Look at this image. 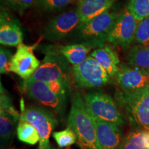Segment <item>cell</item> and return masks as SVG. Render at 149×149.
I'll return each instance as SVG.
<instances>
[{
  "label": "cell",
  "instance_id": "cell-24",
  "mask_svg": "<svg viewBox=\"0 0 149 149\" xmlns=\"http://www.w3.org/2000/svg\"><path fill=\"white\" fill-rule=\"evenodd\" d=\"M53 137L57 145L61 148L71 146L76 142L77 137L71 128L68 126L66 129L58 132H54Z\"/></svg>",
  "mask_w": 149,
  "mask_h": 149
},
{
  "label": "cell",
  "instance_id": "cell-28",
  "mask_svg": "<svg viewBox=\"0 0 149 149\" xmlns=\"http://www.w3.org/2000/svg\"><path fill=\"white\" fill-rule=\"evenodd\" d=\"M0 110L8 111L11 113H19L13 105L10 98L6 93L3 92V90L1 89L0 96Z\"/></svg>",
  "mask_w": 149,
  "mask_h": 149
},
{
  "label": "cell",
  "instance_id": "cell-10",
  "mask_svg": "<svg viewBox=\"0 0 149 149\" xmlns=\"http://www.w3.org/2000/svg\"><path fill=\"white\" fill-rule=\"evenodd\" d=\"M137 21L133 14L126 8L118 15L113 29L107 38V42L113 46L123 49L129 47L135 40Z\"/></svg>",
  "mask_w": 149,
  "mask_h": 149
},
{
  "label": "cell",
  "instance_id": "cell-15",
  "mask_svg": "<svg viewBox=\"0 0 149 149\" xmlns=\"http://www.w3.org/2000/svg\"><path fill=\"white\" fill-rule=\"evenodd\" d=\"M117 0H77V8L81 23L100 15L112 8Z\"/></svg>",
  "mask_w": 149,
  "mask_h": 149
},
{
  "label": "cell",
  "instance_id": "cell-2",
  "mask_svg": "<svg viewBox=\"0 0 149 149\" xmlns=\"http://www.w3.org/2000/svg\"><path fill=\"white\" fill-rule=\"evenodd\" d=\"M68 124L75 133L81 148L99 149L94 123L87 110L84 98L78 92L74 93L72 95Z\"/></svg>",
  "mask_w": 149,
  "mask_h": 149
},
{
  "label": "cell",
  "instance_id": "cell-11",
  "mask_svg": "<svg viewBox=\"0 0 149 149\" xmlns=\"http://www.w3.org/2000/svg\"><path fill=\"white\" fill-rule=\"evenodd\" d=\"M35 47L21 44L17 46L11 59L10 72L17 74L24 80L34 74L40 66V61L33 53Z\"/></svg>",
  "mask_w": 149,
  "mask_h": 149
},
{
  "label": "cell",
  "instance_id": "cell-30",
  "mask_svg": "<svg viewBox=\"0 0 149 149\" xmlns=\"http://www.w3.org/2000/svg\"><path fill=\"white\" fill-rule=\"evenodd\" d=\"M44 149H56V148L53 146H52L51 143H49V144H48Z\"/></svg>",
  "mask_w": 149,
  "mask_h": 149
},
{
  "label": "cell",
  "instance_id": "cell-29",
  "mask_svg": "<svg viewBox=\"0 0 149 149\" xmlns=\"http://www.w3.org/2000/svg\"><path fill=\"white\" fill-rule=\"evenodd\" d=\"M145 144L146 149H149V130H145Z\"/></svg>",
  "mask_w": 149,
  "mask_h": 149
},
{
  "label": "cell",
  "instance_id": "cell-5",
  "mask_svg": "<svg viewBox=\"0 0 149 149\" xmlns=\"http://www.w3.org/2000/svg\"><path fill=\"white\" fill-rule=\"evenodd\" d=\"M22 88L31 100L47 108L61 118L64 117L67 95L54 92L44 81L31 79L24 80Z\"/></svg>",
  "mask_w": 149,
  "mask_h": 149
},
{
  "label": "cell",
  "instance_id": "cell-17",
  "mask_svg": "<svg viewBox=\"0 0 149 149\" xmlns=\"http://www.w3.org/2000/svg\"><path fill=\"white\" fill-rule=\"evenodd\" d=\"M91 48L88 46L81 44H74L66 46H53L48 48L47 51L55 52L61 54L72 66L81 64L88 57Z\"/></svg>",
  "mask_w": 149,
  "mask_h": 149
},
{
  "label": "cell",
  "instance_id": "cell-9",
  "mask_svg": "<svg viewBox=\"0 0 149 149\" xmlns=\"http://www.w3.org/2000/svg\"><path fill=\"white\" fill-rule=\"evenodd\" d=\"M81 24L77 8L61 13L46 22L42 34L47 41L57 42L71 34Z\"/></svg>",
  "mask_w": 149,
  "mask_h": 149
},
{
  "label": "cell",
  "instance_id": "cell-31",
  "mask_svg": "<svg viewBox=\"0 0 149 149\" xmlns=\"http://www.w3.org/2000/svg\"><path fill=\"white\" fill-rule=\"evenodd\" d=\"M147 70H148V74H149V68H147Z\"/></svg>",
  "mask_w": 149,
  "mask_h": 149
},
{
  "label": "cell",
  "instance_id": "cell-21",
  "mask_svg": "<svg viewBox=\"0 0 149 149\" xmlns=\"http://www.w3.org/2000/svg\"><path fill=\"white\" fill-rule=\"evenodd\" d=\"M120 149H146L145 130L135 129L122 139Z\"/></svg>",
  "mask_w": 149,
  "mask_h": 149
},
{
  "label": "cell",
  "instance_id": "cell-19",
  "mask_svg": "<svg viewBox=\"0 0 149 149\" xmlns=\"http://www.w3.org/2000/svg\"><path fill=\"white\" fill-rule=\"evenodd\" d=\"M128 64L139 68H149V46L137 45L130 48L126 55Z\"/></svg>",
  "mask_w": 149,
  "mask_h": 149
},
{
  "label": "cell",
  "instance_id": "cell-23",
  "mask_svg": "<svg viewBox=\"0 0 149 149\" xmlns=\"http://www.w3.org/2000/svg\"><path fill=\"white\" fill-rule=\"evenodd\" d=\"M128 10L137 21L149 17V0H129Z\"/></svg>",
  "mask_w": 149,
  "mask_h": 149
},
{
  "label": "cell",
  "instance_id": "cell-4",
  "mask_svg": "<svg viewBox=\"0 0 149 149\" xmlns=\"http://www.w3.org/2000/svg\"><path fill=\"white\" fill-rule=\"evenodd\" d=\"M87 110L100 120L121 126L125 123V116L120 106L111 96L101 91H91L84 95Z\"/></svg>",
  "mask_w": 149,
  "mask_h": 149
},
{
  "label": "cell",
  "instance_id": "cell-32",
  "mask_svg": "<svg viewBox=\"0 0 149 149\" xmlns=\"http://www.w3.org/2000/svg\"><path fill=\"white\" fill-rule=\"evenodd\" d=\"M1 149H4V148H1Z\"/></svg>",
  "mask_w": 149,
  "mask_h": 149
},
{
  "label": "cell",
  "instance_id": "cell-13",
  "mask_svg": "<svg viewBox=\"0 0 149 149\" xmlns=\"http://www.w3.org/2000/svg\"><path fill=\"white\" fill-rule=\"evenodd\" d=\"M91 116L95 127L98 148L120 149L122 142V132L118 126L100 120L92 114Z\"/></svg>",
  "mask_w": 149,
  "mask_h": 149
},
{
  "label": "cell",
  "instance_id": "cell-8",
  "mask_svg": "<svg viewBox=\"0 0 149 149\" xmlns=\"http://www.w3.org/2000/svg\"><path fill=\"white\" fill-rule=\"evenodd\" d=\"M20 121H26L36 128L40 134L39 149H44L50 143L52 131L59 124L55 113L44 107L30 106L22 110Z\"/></svg>",
  "mask_w": 149,
  "mask_h": 149
},
{
  "label": "cell",
  "instance_id": "cell-7",
  "mask_svg": "<svg viewBox=\"0 0 149 149\" xmlns=\"http://www.w3.org/2000/svg\"><path fill=\"white\" fill-rule=\"evenodd\" d=\"M72 74L79 88H95L109 83L111 77L106 70L91 55L81 64L72 66Z\"/></svg>",
  "mask_w": 149,
  "mask_h": 149
},
{
  "label": "cell",
  "instance_id": "cell-12",
  "mask_svg": "<svg viewBox=\"0 0 149 149\" xmlns=\"http://www.w3.org/2000/svg\"><path fill=\"white\" fill-rule=\"evenodd\" d=\"M115 78L120 90L124 92H133L149 85L147 69L131 65H121Z\"/></svg>",
  "mask_w": 149,
  "mask_h": 149
},
{
  "label": "cell",
  "instance_id": "cell-16",
  "mask_svg": "<svg viewBox=\"0 0 149 149\" xmlns=\"http://www.w3.org/2000/svg\"><path fill=\"white\" fill-rule=\"evenodd\" d=\"M103 67L111 77H115L120 70V60L117 52L110 44L97 48L91 55Z\"/></svg>",
  "mask_w": 149,
  "mask_h": 149
},
{
  "label": "cell",
  "instance_id": "cell-26",
  "mask_svg": "<svg viewBox=\"0 0 149 149\" xmlns=\"http://www.w3.org/2000/svg\"><path fill=\"white\" fill-rule=\"evenodd\" d=\"M4 3L9 8L18 13L19 14L23 15L26 10L31 7L35 6L37 0H3Z\"/></svg>",
  "mask_w": 149,
  "mask_h": 149
},
{
  "label": "cell",
  "instance_id": "cell-1",
  "mask_svg": "<svg viewBox=\"0 0 149 149\" xmlns=\"http://www.w3.org/2000/svg\"><path fill=\"white\" fill-rule=\"evenodd\" d=\"M118 15L111 8L100 15L81 23L72 33V38L76 44H81L91 48H100L107 44V38Z\"/></svg>",
  "mask_w": 149,
  "mask_h": 149
},
{
  "label": "cell",
  "instance_id": "cell-3",
  "mask_svg": "<svg viewBox=\"0 0 149 149\" xmlns=\"http://www.w3.org/2000/svg\"><path fill=\"white\" fill-rule=\"evenodd\" d=\"M115 101L135 129L149 130V85L133 91H117Z\"/></svg>",
  "mask_w": 149,
  "mask_h": 149
},
{
  "label": "cell",
  "instance_id": "cell-27",
  "mask_svg": "<svg viewBox=\"0 0 149 149\" xmlns=\"http://www.w3.org/2000/svg\"><path fill=\"white\" fill-rule=\"evenodd\" d=\"M12 52L10 50L0 48V72L1 74H6L10 72L11 59L13 58Z\"/></svg>",
  "mask_w": 149,
  "mask_h": 149
},
{
  "label": "cell",
  "instance_id": "cell-6",
  "mask_svg": "<svg viewBox=\"0 0 149 149\" xmlns=\"http://www.w3.org/2000/svg\"><path fill=\"white\" fill-rule=\"evenodd\" d=\"M68 60L61 54L47 51L34 74L29 79L44 82H59L69 90L70 74Z\"/></svg>",
  "mask_w": 149,
  "mask_h": 149
},
{
  "label": "cell",
  "instance_id": "cell-18",
  "mask_svg": "<svg viewBox=\"0 0 149 149\" xmlns=\"http://www.w3.org/2000/svg\"><path fill=\"white\" fill-rule=\"evenodd\" d=\"M20 117L19 113H11L0 110V136L1 143L3 146H8L12 141Z\"/></svg>",
  "mask_w": 149,
  "mask_h": 149
},
{
  "label": "cell",
  "instance_id": "cell-25",
  "mask_svg": "<svg viewBox=\"0 0 149 149\" xmlns=\"http://www.w3.org/2000/svg\"><path fill=\"white\" fill-rule=\"evenodd\" d=\"M135 41L138 45L149 46V17L137 22Z\"/></svg>",
  "mask_w": 149,
  "mask_h": 149
},
{
  "label": "cell",
  "instance_id": "cell-22",
  "mask_svg": "<svg viewBox=\"0 0 149 149\" xmlns=\"http://www.w3.org/2000/svg\"><path fill=\"white\" fill-rule=\"evenodd\" d=\"M75 0H37L35 7L44 13H53L66 8Z\"/></svg>",
  "mask_w": 149,
  "mask_h": 149
},
{
  "label": "cell",
  "instance_id": "cell-20",
  "mask_svg": "<svg viewBox=\"0 0 149 149\" xmlns=\"http://www.w3.org/2000/svg\"><path fill=\"white\" fill-rule=\"evenodd\" d=\"M17 134L18 139L26 144L35 145L40 141L37 130L26 121H19L17 127Z\"/></svg>",
  "mask_w": 149,
  "mask_h": 149
},
{
  "label": "cell",
  "instance_id": "cell-14",
  "mask_svg": "<svg viewBox=\"0 0 149 149\" xmlns=\"http://www.w3.org/2000/svg\"><path fill=\"white\" fill-rule=\"evenodd\" d=\"M23 42L20 23L7 9L1 8L0 14V43L6 46H18Z\"/></svg>",
  "mask_w": 149,
  "mask_h": 149
}]
</instances>
